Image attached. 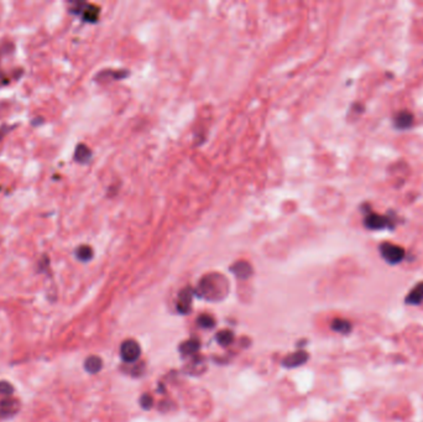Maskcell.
Here are the masks:
<instances>
[{
    "label": "cell",
    "instance_id": "obj_13",
    "mask_svg": "<svg viewBox=\"0 0 423 422\" xmlns=\"http://www.w3.org/2000/svg\"><path fill=\"white\" fill-rule=\"evenodd\" d=\"M332 328L339 333H348L351 330V325L345 320H334Z\"/></svg>",
    "mask_w": 423,
    "mask_h": 422
},
{
    "label": "cell",
    "instance_id": "obj_15",
    "mask_svg": "<svg viewBox=\"0 0 423 422\" xmlns=\"http://www.w3.org/2000/svg\"><path fill=\"white\" fill-rule=\"evenodd\" d=\"M217 340L219 342L220 345L227 347V345H229L233 342V333L230 331H223V332L217 335Z\"/></svg>",
    "mask_w": 423,
    "mask_h": 422
},
{
    "label": "cell",
    "instance_id": "obj_2",
    "mask_svg": "<svg viewBox=\"0 0 423 422\" xmlns=\"http://www.w3.org/2000/svg\"><path fill=\"white\" fill-rule=\"evenodd\" d=\"M380 254L385 261H387L391 265H395L400 264L405 259L406 252L400 245L391 244V243H382L380 245Z\"/></svg>",
    "mask_w": 423,
    "mask_h": 422
},
{
    "label": "cell",
    "instance_id": "obj_6",
    "mask_svg": "<svg viewBox=\"0 0 423 422\" xmlns=\"http://www.w3.org/2000/svg\"><path fill=\"white\" fill-rule=\"evenodd\" d=\"M308 359V354L303 350H298V352L294 353V354L289 355L286 359L284 360V365L287 368H296L299 365L304 364Z\"/></svg>",
    "mask_w": 423,
    "mask_h": 422
},
{
    "label": "cell",
    "instance_id": "obj_8",
    "mask_svg": "<svg viewBox=\"0 0 423 422\" xmlns=\"http://www.w3.org/2000/svg\"><path fill=\"white\" fill-rule=\"evenodd\" d=\"M233 272L237 275L239 279H248L253 274V267L247 261H238L230 267Z\"/></svg>",
    "mask_w": 423,
    "mask_h": 422
},
{
    "label": "cell",
    "instance_id": "obj_11",
    "mask_svg": "<svg viewBox=\"0 0 423 422\" xmlns=\"http://www.w3.org/2000/svg\"><path fill=\"white\" fill-rule=\"evenodd\" d=\"M102 359L98 357H89L85 360V369L89 373H92V374L99 372V370L102 369Z\"/></svg>",
    "mask_w": 423,
    "mask_h": 422
},
{
    "label": "cell",
    "instance_id": "obj_9",
    "mask_svg": "<svg viewBox=\"0 0 423 422\" xmlns=\"http://www.w3.org/2000/svg\"><path fill=\"white\" fill-rule=\"evenodd\" d=\"M192 296H193V293H192L189 289H186V290H183L181 293V295H179L178 310L181 311L182 313H187L189 311V308H191Z\"/></svg>",
    "mask_w": 423,
    "mask_h": 422
},
{
    "label": "cell",
    "instance_id": "obj_4",
    "mask_svg": "<svg viewBox=\"0 0 423 422\" xmlns=\"http://www.w3.org/2000/svg\"><path fill=\"white\" fill-rule=\"evenodd\" d=\"M75 13L82 14V18L85 21H89V23H94L97 21L98 16H99V8L92 4H85L78 3L75 4V8L71 9Z\"/></svg>",
    "mask_w": 423,
    "mask_h": 422
},
{
    "label": "cell",
    "instance_id": "obj_14",
    "mask_svg": "<svg viewBox=\"0 0 423 422\" xmlns=\"http://www.w3.org/2000/svg\"><path fill=\"white\" fill-rule=\"evenodd\" d=\"M199 349V343L197 339L193 340H187L186 343L181 345V350L183 352V354H192V353L197 352Z\"/></svg>",
    "mask_w": 423,
    "mask_h": 422
},
{
    "label": "cell",
    "instance_id": "obj_5",
    "mask_svg": "<svg viewBox=\"0 0 423 422\" xmlns=\"http://www.w3.org/2000/svg\"><path fill=\"white\" fill-rule=\"evenodd\" d=\"M413 122H415L413 114L408 110H401L393 117V125L400 130L410 129L413 125Z\"/></svg>",
    "mask_w": 423,
    "mask_h": 422
},
{
    "label": "cell",
    "instance_id": "obj_1",
    "mask_svg": "<svg viewBox=\"0 0 423 422\" xmlns=\"http://www.w3.org/2000/svg\"><path fill=\"white\" fill-rule=\"evenodd\" d=\"M364 213V225L369 230L395 229L397 225V218L395 214H379L374 212L370 206L365 205L361 208Z\"/></svg>",
    "mask_w": 423,
    "mask_h": 422
},
{
    "label": "cell",
    "instance_id": "obj_12",
    "mask_svg": "<svg viewBox=\"0 0 423 422\" xmlns=\"http://www.w3.org/2000/svg\"><path fill=\"white\" fill-rule=\"evenodd\" d=\"M76 255H77L78 259L82 260V261H88V260L92 259L93 250L92 248L88 247V245H82V247H80L77 249Z\"/></svg>",
    "mask_w": 423,
    "mask_h": 422
},
{
    "label": "cell",
    "instance_id": "obj_16",
    "mask_svg": "<svg viewBox=\"0 0 423 422\" xmlns=\"http://www.w3.org/2000/svg\"><path fill=\"white\" fill-rule=\"evenodd\" d=\"M198 323L202 326V327L211 328L214 326V320H213L209 315H202L201 317L198 318Z\"/></svg>",
    "mask_w": 423,
    "mask_h": 422
},
{
    "label": "cell",
    "instance_id": "obj_17",
    "mask_svg": "<svg viewBox=\"0 0 423 422\" xmlns=\"http://www.w3.org/2000/svg\"><path fill=\"white\" fill-rule=\"evenodd\" d=\"M152 405V397L150 396V395H144V396L141 397V406L144 407V409L149 410L150 407H151Z\"/></svg>",
    "mask_w": 423,
    "mask_h": 422
},
{
    "label": "cell",
    "instance_id": "obj_3",
    "mask_svg": "<svg viewBox=\"0 0 423 422\" xmlns=\"http://www.w3.org/2000/svg\"><path fill=\"white\" fill-rule=\"evenodd\" d=\"M141 354V348L136 340L127 339L120 347V355L125 363L136 362Z\"/></svg>",
    "mask_w": 423,
    "mask_h": 422
},
{
    "label": "cell",
    "instance_id": "obj_10",
    "mask_svg": "<svg viewBox=\"0 0 423 422\" xmlns=\"http://www.w3.org/2000/svg\"><path fill=\"white\" fill-rule=\"evenodd\" d=\"M90 156H92V153H90L89 148L85 145H83V144H80V145L76 148V153H75V159L76 161H78V163L81 164H85L89 161Z\"/></svg>",
    "mask_w": 423,
    "mask_h": 422
},
{
    "label": "cell",
    "instance_id": "obj_7",
    "mask_svg": "<svg viewBox=\"0 0 423 422\" xmlns=\"http://www.w3.org/2000/svg\"><path fill=\"white\" fill-rule=\"evenodd\" d=\"M406 302L408 305H420L423 302V281L422 283L417 284L412 290L410 291V294L406 297Z\"/></svg>",
    "mask_w": 423,
    "mask_h": 422
}]
</instances>
